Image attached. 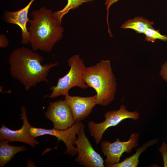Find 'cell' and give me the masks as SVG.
Here are the masks:
<instances>
[{
    "mask_svg": "<svg viewBox=\"0 0 167 167\" xmlns=\"http://www.w3.org/2000/svg\"><path fill=\"white\" fill-rule=\"evenodd\" d=\"M144 34L145 36V40L147 41L154 43L157 39L167 41V36L161 34L159 30H155L153 27L148 28Z\"/></svg>",
    "mask_w": 167,
    "mask_h": 167,
    "instance_id": "cell-17",
    "label": "cell"
},
{
    "mask_svg": "<svg viewBox=\"0 0 167 167\" xmlns=\"http://www.w3.org/2000/svg\"><path fill=\"white\" fill-rule=\"evenodd\" d=\"M65 101L70 107L75 122H81L91 113L96 103V94L84 97L72 96L69 94L65 96Z\"/></svg>",
    "mask_w": 167,
    "mask_h": 167,
    "instance_id": "cell-11",
    "label": "cell"
},
{
    "mask_svg": "<svg viewBox=\"0 0 167 167\" xmlns=\"http://www.w3.org/2000/svg\"><path fill=\"white\" fill-rule=\"evenodd\" d=\"M43 57L33 50L24 47L18 48L10 54L8 62L11 76L19 81L28 91L41 82L49 83L50 69L57 62L43 65Z\"/></svg>",
    "mask_w": 167,
    "mask_h": 167,
    "instance_id": "cell-1",
    "label": "cell"
},
{
    "mask_svg": "<svg viewBox=\"0 0 167 167\" xmlns=\"http://www.w3.org/2000/svg\"><path fill=\"white\" fill-rule=\"evenodd\" d=\"M161 153L163 159L164 166L167 167V143L163 142L161 146L158 148Z\"/></svg>",
    "mask_w": 167,
    "mask_h": 167,
    "instance_id": "cell-18",
    "label": "cell"
},
{
    "mask_svg": "<svg viewBox=\"0 0 167 167\" xmlns=\"http://www.w3.org/2000/svg\"><path fill=\"white\" fill-rule=\"evenodd\" d=\"M52 11L45 7L32 11L28 30L32 50L51 52L62 38L64 28L53 16Z\"/></svg>",
    "mask_w": 167,
    "mask_h": 167,
    "instance_id": "cell-2",
    "label": "cell"
},
{
    "mask_svg": "<svg viewBox=\"0 0 167 167\" xmlns=\"http://www.w3.org/2000/svg\"><path fill=\"white\" fill-rule=\"evenodd\" d=\"M45 116L53 122L54 128L60 130L66 129L75 122L71 108L64 100L50 103Z\"/></svg>",
    "mask_w": 167,
    "mask_h": 167,
    "instance_id": "cell-9",
    "label": "cell"
},
{
    "mask_svg": "<svg viewBox=\"0 0 167 167\" xmlns=\"http://www.w3.org/2000/svg\"><path fill=\"white\" fill-rule=\"evenodd\" d=\"M20 115L23 121L22 127L19 130H13L3 124L0 128V139L23 142L35 147L39 143V141L30 134V129L31 126L27 119L26 110L24 106L22 107Z\"/></svg>",
    "mask_w": 167,
    "mask_h": 167,
    "instance_id": "cell-10",
    "label": "cell"
},
{
    "mask_svg": "<svg viewBox=\"0 0 167 167\" xmlns=\"http://www.w3.org/2000/svg\"><path fill=\"white\" fill-rule=\"evenodd\" d=\"M160 139L155 138L147 141L142 146L137 149L135 153L126 158L121 162L113 164L110 167H136L139 162V158L141 153L148 147L157 143Z\"/></svg>",
    "mask_w": 167,
    "mask_h": 167,
    "instance_id": "cell-14",
    "label": "cell"
},
{
    "mask_svg": "<svg viewBox=\"0 0 167 167\" xmlns=\"http://www.w3.org/2000/svg\"><path fill=\"white\" fill-rule=\"evenodd\" d=\"M94 0H67L66 5L62 10L53 12V16L58 22L61 24L63 16L71 10L78 8L84 3H87Z\"/></svg>",
    "mask_w": 167,
    "mask_h": 167,
    "instance_id": "cell-16",
    "label": "cell"
},
{
    "mask_svg": "<svg viewBox=\"0 0 167 167\" xmlns=\"http://www.w3.org/2000/svg\"><path fill=\"white\" fill-rule=\"evenodd\" d=\"M9 41L4 34L0 36V47L2 49L6 48L9 45Z\"/></svg>",
    "mask_w": 167,
    "mask_h": 167,
    "instance_id": "cell-21",
    "label": "cell"
},
{
    "mask_svg": "<svg viewBox=\"0 0 167 167\" xmlns=\"http://www.w3.org/2000/svg\"><path fill=\"white\" fill-rule=\"evenodd\" d=\"M139 134H131L129 139L126 141H121L118 138L113 143L104 141L101 144V149L104 155L106 156L105 161L106 167L119 163L122 154L131 153L134 148L138 145Z\"/></svg>",
    "mask_w": 167,
    "mask_h": 167,
    "instance_id": "cell-7",
    "label": "cell"
},
{
    "mask_svg": "<svg viewBox=\"0 0 167 167\" xmlns=\"http://www.w3.org/2000/svg\"><path fill=\"white\" fill-rule=\"evenodd\" d=\"M83 124L81 122H76L71 126L64 130L54 128L46 129L31 126L30 132L31 136L34 138L45 135L55 136L57 138L58 142L62 141L65 144L66 150L64 152L65 153L74 156L77 154L76 147L74 146L77 139L76 135L78 133Z\"/></svg>",
    "mask_w": 167,
    "mask_h": 167,
    "instance_id": "cell-6",
    "label": "cell"
},
{
    "mask_svg": "<svg viewBox=\"0 0 167 167\" xmlns=\"http://www.w3.org/2000/svg\"><path fill=\"white\" fill-rule=\"evenodd\" d=\"M84 127L83 124L77 134L75 144L78 155L75 161L87 167H104V161L92 147L85 134Z\"/></svg>",
    "mask_w": 167,
    "mask_h": 167,
    "instance_id": "cell-8",
    "label": "cell"
},
{
    "mask_svg": "<svg viewBox=\"0 0 167 167\" xmlns=\"http://www.w3.org/2000/svg\"><path fill=\"white\" fill-rule=\"evenodd\" d=\"M67 63L70 67L69 72L58 79L56 85L50 88L52 92L49 97L53 99L61 95L65 96L69 94L71 88L75 87L84 89L88 88L83 76L85 67L83 60L79 55H75L68 59Z\"/></svg>",
    "mask_w": 167,
    "mask_h": 167,
    "instance_id": "cell-4",
    "label": "cell"
},
{
    "mask_svg": "<svg viewBox=\"0 0 167 167\" xmlns=\"http://www.w3.org/2000/svg\"><path fill=\"white\" fill-rule=\"evenodd\" d=\"M35 0H31L24 8L14 11H6L3 16L6 22L15 24L19 26L21 31V42L23 44L29 43V35L27 27V24L29 19L28 17V11L32 3Z\"/></svg>",
    "mask_w": 167,
    "mask_h": 167,
    "instance_id": "cell-12",
    "label": "cell"
},
{
    "mask_svg": "<svg viewBox=\"0 0 167 167\" xmlns=\"http://www.w3.org/2000/svg\"><path fill=\"white\" fill-rule=\"evenodd\" d=\"M6 140L0 141V167H4L11 161L17 153L27 150L24 146H16L9 144Z\"/></svg>",
    "mask_w": 167,
    "mask_h": 167,
    "instance_id": "cell-13",
    "label": "cell"
},
{
    "mask_svg": "<svg viewBox=\"0 0 167 167\" xmlns=\"http://www.w3.org/2000/svg\"><path fill=\"white\" fill-rule=\"evenodd\" d=\"M83 76L88 87L96 92V105L107 106L114 99L116 79L109 60H102L94 66H85Z\"/></svg>",
    "mask_w": 167,
    "mask_h": 167,
    "instance_id": "cell-3",
    "label": "cell"
},
{
    "mask_svg": "<svg viewBox=\"0 0 167 167\" xmlns=\"http://www.w3.org/2000/svg\"><path fill=\"white\" fill-rule=\"evenodd\" d=\"M119 0H106L105 4L106 6V10L107 11L106 20L108 27H109L108 16L109 14V9L110 7L114 3L116 2Z\"/></svg>",
    "mask_w": 167,
    "mask_h": 167,
    "instance_id": "cell-20",
    "label": "cell"
},
{
    "mask_svg": "<svg viewBox=\"0 0 167 167\" xmlns=\"http://www.w3.org/2000/svg\"><path fill=\"white\" fill-rule=\"evenodd\" d=\"M105 120L100 123H96L91 121L88 122L89 131L93 137L96 144L101 141L105 131L109 127L116 126L124 119L131 118L134 120L139 118V114L137 111L130 112L122 104L118 110L109 111L104 115Z\"/></svg>",
    "mask_w": 167,
    "mask_h": 167,
    "instance_id": "cell-5",
    "label": "cell"
},
{
    "mask_svg": "<svg viewBox=\"0 0 167 167\" xmlns=\"http://www.w3.org/2000/svg\"><path fill=\"white\" fill-rule=\"evenodd\" d=\"M159 74L162 79L167 82V61L161 66Z\"/></svg>",
    "mask_w": 167,
    "mask_h": 167,
    "instance_id": "cell-19",
    "label": "cell"
},
{
    "mask_svg": "<svg viewBox=\"0 0 167 167\" xmlns=\"http://www.w3.org/2000/svg\"><path fill=\"white\" fill-rule=\"evenodd\" d=\"M153 24V22L149 21L143 17L136 16L126 21L121 28L124 29L133 30L138 33L144 34L148 28L152 27Z\"/></svg>",
    "mask_w": 167,
    "mask_h": 167,
    "instance_id": "cell-15",
    "label": "cell"
}]
</instances>
